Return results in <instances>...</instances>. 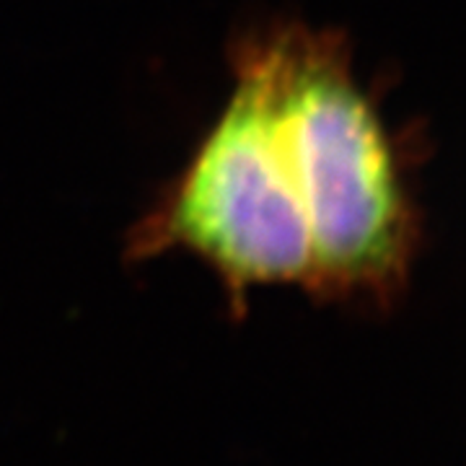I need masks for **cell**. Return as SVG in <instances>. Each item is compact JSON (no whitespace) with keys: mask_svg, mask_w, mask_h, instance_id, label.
Returning <instances> with one entry per match:
<instances>
[{"mask_svg":"<svg viewBox=\"0 0 466 466\" xmlns=\"http://www.w3.org/2000/svg\"><path fill=\"white\" fill-rule=\"evenodd\" d=\"M267 29L275 122L311 236L306 293L391 311L410 288L422 238L407 143L358 81L345 34L300 21Z\"/></svg>","mask_w":466,"mask_h":466,"instance_id":"cell-1","label":"cell"},{"mask_svg":"<svg viewBox=\"0 0 466 466\" xmlns=\"http://www.w3.org/2000/svg\"><path fill=\"white\" fill-rule=\"evenodd\" d=\"M233 88L187 167L127 236V259L182 249L226 290L236 321L257 285H311V236L285 158L272 99L269 29L231 45Z\"/></svg>","mask_w":466,"mask_h":466,"instance_id":"cell-2","label":"cell"}]
</instances>
